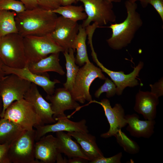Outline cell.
Segmentation results:
<instances>
[{"mask_svg": "<svg viewBox=\"0 0 163 163\" xmlns=\"http://www.w3.org/2000/svg\"><path fill=\"white\" fill-rule=\"evenodd\" d=\"M84 8L82 6H74L71 5L60 6L52 11L60 14L62 17L72 21L77 22L85 20L87 16L84 12Z\"/></svg>", "mask_w": 163, "mask_h": 163, "instance_id": "obj_27", "label": "cell"}, {"mask_svg": "<svg viewBox=\"0 0 163 163\" xmlns=\"http://www.w3.org/2000/svg\"><path fill=\"white\" fill-rule=\"evenodd\" d=\"M9 145L8 144H0V163H10L8 156Z\"/></svg>", "mask_w": 163, "mask_h": 163, "instance_id": "obj_33", "label": "cell"}, {"mask_svg": "<svg viewBox=\"0 0 163 163\" xmlns=\"http://www.w3.org/2000/svg\"><path fill=\"white\" fill-rule=\"evenodd\" d=\"M74 52L72 48H70L68 51H64L63 52L66 61V80L63 85L64 88L70 91L73 88L75 78L79 69V66L75 63Z\"/></svg>", "mask_w": 163, "mask_h": 163, "instance_id": "obj_25", "label": "cell"}, {"mask_svg": "<svg viewBox=\"0 0 163 163\" xmlns=\"http://www.w3.org/2000/svg\"><path fill=\"white\" fill-rule=\"evenodd\" d=\"M37 1L38 7L52 11L61 6V0H37Z\"/></svg>", "mask_w": 163, "mask_h": 163, "instance_id": "obj_31", "label": "cell"}, {"mask_svg": "<svg viewBox=\"0 0 163 163\" xmlns=\"http://www.w3.org/2000/svg\"><path fill=\"white\" fill-rule=\"evenodd\" d=\"M31 83L14 74L5 76L0 80V95L3 104L0 118H3L5 110L12 103L24 99Z\"/></svg>", "mask_w": 163, "mask_h": 163, "instance_id": "obj_8", "label": "cell"}, {"mask_svg": "<svg viewBox=\"0 0 163 163\" xmlns=\"http://www.w3.org/2000/svg\"><path fill=\"white\" fill-rule=\"evenodd\" d=\"M101 69L90 61L85 63L79 69L75 78L73 88L70 91L73 98L81 104L86 101L92 100L89 92L90 86L97 78L105 80L106 77Z\"/></svg>", "mask_w": 163, "mask_h": 163, "instance_id": "obj_4", "label": "cell"}, {"mask_svg": "<svg viewBox=\"0 0 163 163\" xmlns=\"http://www.w3.org/2000/svg\"><path fill=\"white\" fill-rule=\"evenodd\" d=\"M24 131L12 121L0 118V144L10 145Z\"/></svg>", "mask_w": 163, "mask_h": 163, "instance_id": "obj_24", "label": "cell"}, {"mask_svg": "<svg viewBox=\"0 0 163 163\" xmlns=\"http://www.w3.org/2000/svg\"><path fill=\"white\" fill-rule=\"evenodd\" d=\"M91 49L93 61L101 69L102 72L106 73L110 77L116 86L117 94L118 95H121L124 90L126 87H133L139 85L137 78L139 76V72L143 67L144 63L143 62H140L132 72L129 74H125L123 71H113L106 68L98 60L94 48H91Z\"/></svg>", "mask_w": 163, "mask_h": 163, "instance_id": "obj_10", "label": "cell"}, {"mask_svg": "<svg viewBox=\"0 0 163 163\" xmlns=\"http://www.w3.org/2000/svg\"><path fill=\"white\" fill-rule=\"evenodd\" d=\"M151 5L157 12L162 21H163V0H150Z\"/></svg>", "mask_w": 163, "mask_h": 163, "instance_id": "obj_35", "label": "cell"}, {"mask_svg": "<svg viewBox=\"0 0 163 163\" xmlns=\"http://www.w3.org/2000/svg\"><path fill=\"white\" fill-rule=\"evenodd\" d=\"M4 64L0 58V80L5 76V74L2 69V66Z\"/></svg>", "mask_w": 163, "mask_h": 163, "instance_id": "obj_41", "label": "cell"}, {"mask_svg": "<svg viewBox=\"0 0 163 163\" xmlns=\"http://www.w3.org/2000/svg\"><path fill=\"white\" fill-rule=\"evenodd\" d=\"M87 36L86 28L79 25L78 31L73 42L72 48L76 50L75 62L76 64L82 66L90 62L87 53L86 41Z\"/></svg>", "mask_w": 163, "mask_h": 163, "instance_id": "obj_23", "label": "cell"}, {"mask_svg": "<svg viewBox=\"0 0 163 163\" xmlns=\"http://www.w3.org/2000/svg\"><path fill=\"white\" fill-rule=\"evenodd\" d=\"M16 14L13 11H0V38L8 34L18 33L15 20Z\"/></svg>", "mask_w": 163, "mask_h": 163, "instance_id": "obj_26", "label": "cell"}, {"mask_svg": "<svg viewBox=\"0 0 163 163\" xmlns=\"http://www.w3.org/2000/svg\"><path fill=\"white\" fill-rule=\"evenodd\" d=\"M125 118L128 125L126 129L131 136L137 138H149L154 133L156 123L154 120H141L136 113L127 114Z\"/></svg>", "mask_w": 163, "mask_h": 163, "instance_id": "obj_19", "label": "cell"}, {"mask_svg": "<svg viewBox=\"0 0 163 163\" xmlns=\"http://www.w3.org/2000/svg\"><path fill=\"white\" fill-rule=\"evenodd\" d=\"M77 22L60 16L56 19L55 27L50 34L52 39L64 51L72 48L78 31Z\"/></svg>", "mask_w": 163, "mask_h": 163, "instance_id": "obj_11", "label": "cell"}, {"mask_svg": "<svg viewBox=\"0 0 163 163\" xmlns=\"http://www.w3.org/2000/svg\"><path fill=\"white\" fill-rule=\"evenodd\" d=\"M60 53H53L40 60L27 64L32 72L40 74L48 72H53L62 75L65 74L62 67L59 63Z\"/></svg>", "mask_w": 163, "mask_h": 163, "instance_id": "obj_21", "label": "cell"}, {"mask_svg": "<svg viewBox=\"0 0 163 163\" xmlns=\"http://www.w3.org/2000/svg\"><path fill=\"white\" fill-rule=\"evenodd\" d=\"M24 50L27 64L37 62L53 53L63 52L64 50L50 37L28 35L23 37Z\"/></svg>", "mask_w": 163, "mask_h": 163, "instance_id": "obj_6", "label": "cell"}, {"mask_svg": "<svg viewBox=\"0 0 163 163\" xmlns=\"http://www.w3.org/2000/svg\"><path fill=\"white\" fill-rule=\"evenodd\" d=\"M46 98L51 103V108L54 113L53 117L55 120L66 116L64 112L66 110L77 109L80 107L70 91L64 88H56L53 94L47 95Z\"/></svg>", "mask_w": 163, "mask_h": 163, "instance_id": "obj_15", "label": "cell"}, {"mask_svg": "<svg viewBox=\"0 0 163 163\" xmlns=\"http://www.w3.org/2000/svg\"><path fill=\"white\" fill-rule=\"evenodd\" d=\"M163 78H161L158 82L153 85H150L151 92L159 97L163 95Z\"/></svg>", "mask_w": 163, "mask_h": 163, "instance_id": "obj_34", "label": "cell"}, {"mask_svg": "<svg viewBox=\"0 0 163 163\" xmlns=\"http://www.w3.org/2000/svg\"><path fill=\"white\" fill-rule=\"evenodd\" d=\"M3 109V104L1 97L0 95V115L2 112Z\"/></svg>", "mask_w": 163, "mask_h": 163, "instance_id": "obj_42", "label": "cell"}, {"mask_svg": "<svg viewBox=\"0 0 163 163\" xmlns=\"http://www.w3.org/2000/svg\"><path fill=\"white\" fill-rule=\"evenodd\" d=\"M158 97L151 92L139 91L135 97L134 110L145 120H154L156 117Z\"/></svg>", "mask_w": 163, "mask_h": 163, "instance_id": "obj_18", "label": "cell"}, {"mask_svg": "<svg viewBox=\"0 0 163 163\" xmlns=\"http://www.w3.org/2000/svg\"><path fill=\"white\" fill-rule=\"evenodd\" d=\"M130 2L135 3L137 1H139L143 8H145L147 7L148 5L149 4V2L150 0H129Z\"/></svg>", "mask_w": 163, "mask_h": 163, "instance_id": "obj_39", "label": "cell"}, {"mask_svg": "<svg viewBox=\"0 0 163 163\" xmlns=\"http://www.w3.org/2000/svg\"><path fill=\"white\" fill-rule=\"evenodd\" d=\"M57 148L59 152L63 153L68 158L80 157L88 161L80 145L72 139V136L64 131L56 133Z\"/></svg>", "mask_w": 163, "mask_h": 163, "instance_id": "obj_22", "label": "cell"}, {"mask_svg": "<svg viewBox=\"0 0 163 163\" xmlns=\"http://www.w3.org/2000/svg\"><path fill=\"white\" fill-rule=\"evenodd\" d=\"M59 153L57 139L51 134L43 136L35 142V158L41 163H55Z\"/></svg>", "mask_w": 163, "mask_h": 163, "instance_id": "obj_17", "label": "cell"}, {"mask_svg": "<svg viewBox=\"0 0 163 163\" xmlns=\"http://www.w3.org/2000/svg\"><path fill=\"white\" fill-rule=\"evenodd\" d=\"M2 69L5 75L15 74L21 78L36 85L42 88L47 95L53 94L55 90V85L60 83L57 79L51 81L47 72L37 74L32 72L28 68L27 65L24 68H14L7 66L3 64Z\"/></svg>", "mask_w": 163, "mask_h": 163, "instance_id": "obj_13", "label": "cell"}, {"mask_svg": "<svg viewBox=\"0 0 163 163\" xmlns=\"http://www.w3.org/2000/svg\"><path fill=\"white\" fill-rule=\"evenodd\" d=\"M122 157V152H120L111 157L107 158L104 156L90 161V163H120Z\"/></svg>", "mask_w": 163, "mask_h": 163, "instance_id": "obj_32", "label": "cell"}, {"mask_svg": "<svg viewBox=\"0 0 163 163\" xmlns=\"http://www.w3.org/2000/svg\"><path fill=\"white\" fill-rule=\"evenodd\" d=\"M67 133L76 140L89 161L104 156L97 146L94 136L88 133L78 131Z\"/></svg>", "mask_w": 163, "mask_h": 163, "instance_id": "obj_20", "label": "cell"}, {"mask_svg": "<svg viewBox=\"0 0 163 163\" xmlns=\"http://www.w3.org/2000/svg\"><path fill=\"white\" fill-rule=\"evenodd\" d=\"M108 2L112 3L114 2H121V0H106Z\"/></svg>", "mask_w": 163, "mask_h": 163, "instance_id": "obj_43", "label": "cell"}, {"mask_svg": "<svg viewBox=\"0 0 163 163\" xmlns=\"http://www.w3.org/2000/svg\"><path fill=\"white\" fill-rule=\"evenodd\" d=\"M56 123L46 125H38L34 127L35 130V141H38L41 137L49 133L59 131H80L89 133L86 125V121L83 119L78 122L72 121L66 116L56 120Z\"/></svg>", "mask_w": 163, "mask_h": 163, "instance_id": "obj_14", "label": "cell"}, {"mask_svg": "<svg viewBox=\"0 0 163 163\" xmlns=\"http://www.w3.org/2000/svg\"><path fill=\"white\" fill-rule=\"evenodd\" d=\"M82 2L87 17L82 27L86 28L93 22L99 26L116 21V17L113 10L112 3L106 0H76Z\"/></svg>", "mask_w": 163, "mask_h": 163, "instance_id": "obj_9", "label": "cell"}, {"mask_svg": "<svg viewBox=\"0 0 163 163\" xmlns=\"http://www.w3.org/2000/svg\"><path fill=\"white\" fill-rule=\"evenodd\" d=\"M61 153H59L57 157L56 161L57 163H67L68 160L65 158H63Z\"/></svg>", "mask_w": 163, "mask_h": 163, "instance_id": "obj_38", "label": "cell"}, {"mask_svg": "<svg viewBox=\"0 0 163 163\" xmlns=\"http://www.w3.org/2000/svg\"><path fill=\"white\" fill-rule=\"evenodd\" d=\"M35 130H24L10 145L8 156L10 163H41L34 154Z\"/></svg>", "mask_w": 163, "mask_h": 163, "instance_id": "obj_7", "label": "cell"}, {"mask_svg": "<svg viewBox=\"0 0 163 163\" xmlns=\"http://www.w3.org/2000/svg\"><path fill=\"white\" fill-rule=\"evenodd\" d=\"M3 118L8 119L24 130L44 125L32 104L24 99L12 103L5 110Z\"/></svg>", "mask_w": 163, "mask_h": 163, "instance_id": "obj_5", "label": "cell"}, {"mask_svg": "<svg viewBox=\"0 0 163 163\" xmlns=\"http://www.w3.org/2000/svg\"><path fill=\"white\" fill-rule=\"evenodd\" d=\"M24 99L30 103L43 125L56 123L51 104L48 102L39 93L37 85L33 83L25 94Z\"/></svg>", "mask_w": 163, "mask_h": 163, "instance_id": "obj_16", "label": "cell"}, {"mask_svg": "<svg viewBox=\"0 0 163 163\" xmlns=\"http://www.w3.org/2000/svg\"><path fill=\"white\" fill-rule=\"evenodd\" d=\"M88 160L80 157H75L68 160L67 163H87Z\"/></svg>", "mask_w": 163, "mask_h": 163, "instance_id": "obj_37", "label": "cell"}, {"mask_svg": "<svg viewBox=\"0 0 163 163\" xmlns=\"http://www.w3.org/2000/svg\"><path fill=\"white\" fill-rule=\"evenodd\" d=\"M89 103H96L102 107L109 123V130L107 132L101 134V137L107 138L115 136L122 128L127 125L124 110L120 104H116L112 107L109 100L106 98L102 99L100 101L92 100Z\"/></svg>", "mask_w": 163, "mask_h": 163, "instance_id": "obj_12", "label": "cell"}, {"mask_svg": "<svg viewBox=\"0 0 163 163\" xmlns=\"http://www.w3.org/2000/svg\"><path fill=\"white\" fill-rule=\"evenodd\" d=\"M125 5L127 13L126 19L122 22L111 24L108 27L112 34L106 41L109 46L115 50H121L130 44L143 24L140 14L136 11V2L128 0Z\"/></svg>", "mask_w": 163, "mask_h": 163, "instance_id": "obj_2", "label": "cell"}, {"mask_svg": "<svg viewBox=\"0 0 163 163\" xmlns=\"http://www.w3.org/2000/svg\"><path fill=\"white\" fill-rule=\"evenodd\" d=\"M26 10L23 3L15 0H0V11L11 10L17 13L21 12Z\"/></svg>", "mask_w": 163, "mask_h": 163, "instance_id": "obj_30", "label": "cell"}, {"mask_svg": "<svg viewBox=\"0 0 163 163\" xmlns=\"http://www.w3.org/2000/svg\"><path fill=\"white\" fill-rule=\"evenodd\" d=\"M58 17L52 11L39 7L17 13L15 18L18 33L23 37L50 34L55 27Z\"/></svg>", "mask_w": 163, "mask_h": 163, "instance_id": "obj_1", "label": "cell"}, {"mask_svg": "<svg viewBox=\"0 0 163 163\" xmlns=\"http://www.w3.org/2000/svg\"><path fill=\"white\" fill-rule=\"evenodd\" d=\"M114 137L118 143L126 152L134 154L139 152L140 147L137 143L128 137L121 130Z\"/></svg>", "mask_w": 163, "mask_h": 163, "instance_id": "obj_28", "label": "cell"}, {"mask_svg": "<svg viewBox=\"0 0 163 163\" xmlns=\"http://www.w3.org/2000/svg\"><path fill=\"white\" fill-rule=\"evenodd\" d=\"M0 58L4 65L21 68L27 64L23 37L18 33L6 35L0 38Z\"/></svg>", "mask_w": 163, "mask_h": 163, "instance_id": "obj_3", "label": "cell"}, {"mask_svg": "<svg viewBox=\"0 0 163 163\" xmlns=\"http://www.w3.org/2000/svg\"><path fill=\"white\" fill-rule=\"evenodd\" d=\"M76 1V0H61V5L65 6L71 5Z\"/></svg>", "mask_w": 163, "mask_h": 163, "instance_id": "obj_40", "label": "cell"}, {"mask_svg": "<svg viewBox=\"0 0 163 163\" xmlns=\"http://www.w3.org/2000/svg\"><path fill=\"white\" fill-rule=\"evenodd\" d=\"M104 83L95 91L94 95L96 98H99L104 92L106 93V96L110 98L114 96L116 93V86L113 82L107 77Z\"/></svg>", "mask_w": 163, "mask_h": 163, "instance_id": "obj_29", "label": "cell"}, {"mask_svg": "<svg viewBox=\"0 0 163 163\" xmlns=\"http://www.w3.org/2000/svg\"><path fill=\"white\" fill-rule=\"evenodd\" d=\"M24 5L26 10H30L38 7L37 0H19Z\"/></svg>", "mask_w": 163, "mask_h": 163, "instance_id": "obj_36", "label": "cell"}]
</instances>
